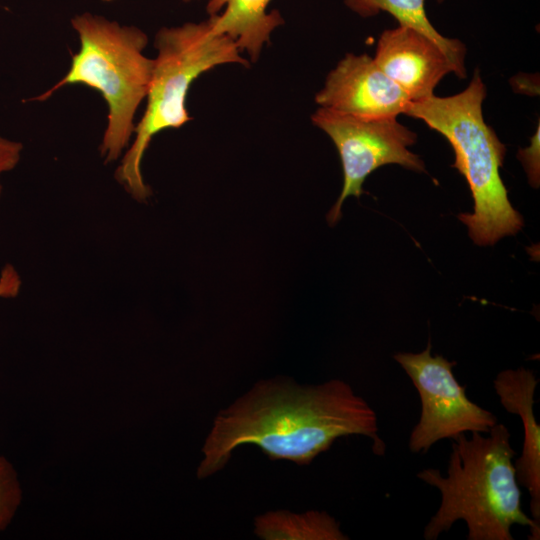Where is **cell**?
Segmentation results:
<instances>
[{
  "mask_svg": "<svg viewBox=\"0 0 540 540\" xmlns=\"http://www.w3.org/2000/svg\"><path fill=\"white\" fill-rule=\"evenodd\" d=\"M378 432L376 412L342 380L311 386L263 381L217 415L197 476L221 470L243 444L258 446L271 460L308 465L338 438L362 435L383 456L386 444Z\"/></svg>",
  "mask_w": 540,
  "mask_h": 540,
  "instance_id": "1",
  "label": "cell"
},
{
  "mask_svg": "<svg viewBox=\"0 0 540 540\" xmlns=\"http://www.w3.org/2000/svg\"><path fill=\"white\" fill-rule=\"evenodd\" d=\"M487 435L471 432L453 439L447 475L427 468L417 478L436 488L439 508L423 531L425 540H436L457 521H464L468 540H513V525L528 527L531 540L540 538V524L522 509L516 479L511 433L502 423Z\"/></svg>",
  "mask_w": 540,
  "mask_h": 540,
  "instance_id": "2",
  "label": "cell"
},
{
  "mask_svg": "<svg viewBox=\"0 0 540 540\" xmlns=\"http://www.w3.org/2000/svg\"><path fill=\"white\" fill-rule=\"evenodd\" d=\"M485 97L486 87L475 70L462 92L448 97L432 94L411 102L405 114L425 122L452 146V166L465 177L474 201L473 212L461 213L458 219L468 227L475 244L492 246L518 233L524 221L509 201L500 176L506 148L484 121Z\"/></svg>",
  "mask_w": 540,
  "mask_h": 540,
  "instance_id": "3",
  "label": "cell"
},
{
  "mask_svg": "<svg viewBox=\"0 0 540 540\" xmlns=\"http://www.w3.org/2000/svg\"><path fill=\"white\" fill-rule=\"evenodd\" d=\"M71 24L80 40L66 75L34 100L45 101L65 85L81 84L97 90L107 108V126L100 145L106 163L116 161L134 134V118L146 98L154 59L144 55L148 38L136 26L121 25L84 12Z\"/></svg>",
  "mask_w": 540,
  "mask_h": 540,
  "instance_id": "4",
  "label": "cell"
},
{
  "mask_svg": "<svg viewBox=\"0 0 540 540\" xmlns=\"http://www.w3.org/2000/svg\"><path fill=\"white\" fill-rule=\"evenodd\" d=\"M154 46L157 56L146 109L135 126L133 144L115 174L118 182L138 201H145L151 194L141 171L144 153L156 134L179 128L191 119L186 98L193 81L218 65L248 66L235 42L215 32L210 19L162 27L155 35Z\"/></svg>",
  "mask_w": 540,
  "mask_h": 540,
  "instance_id": "5",
  "label": "cell"
},
{
  "mask_svg": "<svg viewBox=\"0 0 540 540\" xmlns=\"http://www.w3.org/2000/svg\"><path fill=\"white\" fill-rule=\"evenodd\" d=\"M335 144L343 167V187L327 215L333 225L341 218V208L348 196L359 198L367 176L381 166L398 164L416 172L425 171L424 162L408 147L417 135L396 117L366 119L320 107L311 116Z\"/></svg>",
  "mask_w": 540,
  "mask_h": 540,
  "instance_id": "6",
  "label": "cell"
},
{
  "mask_svg": "<svg viewBox=\"0 0 540 540\" xmlns=\"http://www.w3.org/2000/svg\"><path fill=\"white\" fill-rule=\"evenodd\" d=\"M393 358L411 379L421 401L419 421L408 439L411 452H427L438 441L468 432L486 434L498 423L491 411L467 397L465 386L452 371L456 362L433 356L431 343L419 353H397Z\"/></svg>",
  "mask_w": 540,
  "mask_h": 540,
  "instance_id": "7",
  "label": "cell"
},
{
  "mask_svg": "<svg viewBox=\"0 0 540 540\" xmlns=\"http://www.w3.org/2000/svg\"><path fill=\"white\" fill-rule=\"evenodd\" d=\"M315 101L320 107L366 119L397 118L412 102L373 58L352 53L329 72Z\"/></svg>",
  "mask_w": 540,
  "mask_h": 540,
  "instance_id": "8",
  "label": "cell"
},
{
  "mask_svg": "<svg viewBox=\"0 0 540 540\" xmlns=\"http://www.w3.org/2000/svg\"><path fill=\"white\" fill-rule=\"evenodd\" d=\"M412 102L433 94L440 80L456 68L432 39L407 26L385 30L373 58Z\"/></svg>",
  "mask_w": 540,
  "mask_h": 540,
  "instance_id": "9",
  "label": "cell"
},
{
  "mask_svg": "<svg viewBox=\"0 0 540 540\" xmlns=\"http://www.w3.org/2000/svg\"><path fill=\"white\" fill-rule=\"evenodd\" d=\"M537 385L533 371L524 367L503 370L493 381L503 408L523 423L522 453L514 462L516 479L528 490L531 518L540 524V426L534 414Z\"/></svg>",
  "mask_w": 540,
  "mask_h": 540,
  "instance_id": "10",
  "label": "cell"
},
{
  "mask_svg": "<svg viewBox=\"0 0 540 540\" xmlns=\"http://www.w3.org/2000/svg\"><path fill=\"white\" fill-rule=\"evenodd\" d=\"M270 1L209 0L206 9L213 30L231 38L241 52L256 61L272 32L284 23L278 11L267 12Z\"/></svg>",
  "mask_w": 540,
  "mask_h": 540,
  "instance_id": "11",
  "label": "cell"
},
{
  "mask_svg": "<svg viewBox=\"0 0 540 540\" xmlns=\"http://www.w3.org/2000/svg\"><path fill=\"white\" fill-rule=\"evenodd\" d=\"M344 4L361 17H372L380 12L392 15L399 25L415 29L436 42L456 68V76L466 77L464 64L466 49L462 42L442 36L430 23L425 0H344Z\"/></svg>",
  "mask_w": 540,
  "mask_h": 540,
  "instance_id": "12",
  "label": "cell"
},
{
  "mask_svg": "<svg viewBox=\"0 0 540 540\" xmlns=\"http://www.w3.org/2000/svg\"><path fill=\"white\" fill-rule=\"evenodd\" d=\"M255 533L265 540H346L338 522L326 512H268L255 519Z\"/></svg>",
  "mask_w": 540,
  "mask_h": 540,
  "instance_id": "13",
  "label": "cell"
},
{
  "mask_svg": "<svg viewBox=\"0 0 540 540\" xmlns=\"http://www.w3.org/2000/svg\"><path fill=\"white\" fill-rule=\"evenodd\" d=\"M22 501V488L11 462L0 455V532L11 523Z\"/></svg>",
  "mask_w": 540,
  "mask_h": 540,
  "instance_id": "14",
  "label": "cell"
},
{
  "mask_svg": "<svg viewBox=\"0 0 540 540\" xmlns=\"http://www.w3.org/2000/svg\"><path fill=\"white\" fill-rule=\"evenodd\" d=\"M539 150L538 125L537 131L531 138L530 145L524 149H519L517 155L526 170L529 183L535 188L539 186Z\"/></svg>",
  "mask_w": 540,
  "mask_h": 540,
  "instance_id": "15",
  "label": "cell"
},
{
  "mask_svg": "<svg viewBox=\"0 0 540 540\" xmlns=\"http://www.w3.org/2000/svg\"><path fill=\"white\" fill-rule=\"evenodd\" d=\"M23 145L0 135V176L16 167L21 158ZM2 186L0 184V195Z\"/></svg>",
  "mask_w": 540,
  "mask_h": 540,
  "instance_id": "16",
  "label": "cell"
},
{
  "mask_svg": "<svg viewBox=\"0 0 540 540\" xmlns=\"http://www.w3.org/2000/svg\"><path fill=\"white\" fill-rule=\"evenodd\" d=\"M21 280L11 265H6L0 275V298L13 297L19 292Z\"/></svg>",
  "mask_w": 540,
  "mask_h": 540,
  "instance_id": "17",
  "label": "cell"
},
{
  "mask_svg": "<svg viewBox=\"0 0 540 540\" xmlns=\"http://www.w3.org/2000/svg\"><path fill=\"white\" fill-rule=\"evenodd\" d=\"M103 1H113V0H103Z\"/></svg>",
  "mask_w": 540,
  "mask_h": 540,
  "instance_id": "18",
  "label": "cell"
}]
</instances>
